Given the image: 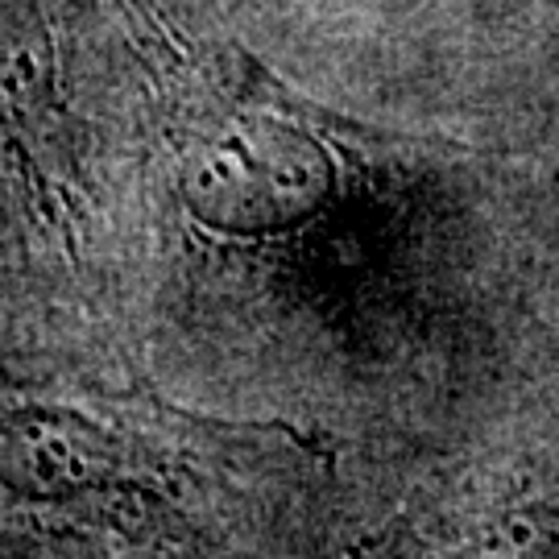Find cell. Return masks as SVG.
Instances as JSON below:
<instances>
[{"mask_svg":"<svg viewBox=\"0 0 559 559\" xmlns=\"http://www.w3.org/2000/svg\"><path fill=\"white\" fill-rule=\"evenodd\" d=\"M332 195L328 150L299 124L233 117L182 158V203L216 233H278L320 212Z\"/></svg>","mask_w":559,"mask_h":559,"instance_id":"obj_1","label":"cell"},{"mask_svg":"<svg viewBox=\"0 0 559 559\" xmlns=\"http://www.w3.org/2000/svg\"><path fill=\"white\" fill-rule=\"evenodd\" d=\"M138 456L108 423L67 402L0 411V489L25 501H71L133 480Z\"/></svg>","mask_w":559,"mask_h":559,"instance_id":"obj_2","label":"cell"},{"mask_svg":"<svg viewBox=\"0 0 559 559\" xmlns=\"http://www.w3.org/2000/svg\"><path fill=\"white\" fill-rule=\"evenodd\" d=\"M55 87L59 59L41 0H0V124H29L50 108Z\"/></svg>","mask_w":559,"mask_h":559,"instance_id":"obj_3","label":"cell"},{"mask_svg":"<svg viewBox=\"0 0 559 559\" xmlns=\"http://www.w3.org/2000/svg\"><path fill=\"white\" fill-rule=\"evenodd\" d=\"M0 559H87V556H71V551H59V547H17Z\"/></svg>","mask_w":559,"mask_h":559,"instance_id":"obj_4","label":"cell"}]
</instances>
